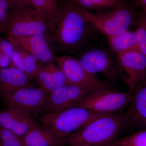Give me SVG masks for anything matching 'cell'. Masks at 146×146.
<instances>
[{
    "instance_id": "obj_25",
    "label": "cell",
    "mask_w": 146,
    "mask_h": 146,
    "mask_svg": "<svg viewBox=\"0 0 146 146\" xmlns=\"http://www.w3.org/2000/svg\"><path fill=\"white\" fill-rule=\"evenodd\" d=\"M9 11V6L7 0H0V34L3 33Z\"/></svg>"
},
{
    "instance_id": "obj_29",
    "label": "cell",
    "mask_w": 146,
    "mask_h": 146,
    "mask_svg": "<svg viewBox=\"0 0 146 146\" xmlns=\"http://www.w3.org/2000/svg\"><path fill=\"white\" fill-rule=\"evenodd\" d=\"M11 61L0 51V69L11 67Z\"/></svg>"
},
{
    "instance_id": "obj_31",
    "label": "cell",
    "mask_w": 146,
    "mask_h": 146,
    "mask_svg": "<svg viewBox=\"0 0 146 146\" xmlns=\"http://www.w3.org/2000/svg\"><path fill=\"white\" fill-rule=\"evenodd\" d=\"M138 128H146V120L144 122L141 123L137 127Z\"/></svg>"
},
{
    "instance_id": "obj_26",
    "label": "cell",
    "mask_w": 146,
    "mask_h": 146,
    "mask_svg": "<svg viewBox=\"0 0 146 146\" xmlns=\"http://www.w3.org/2000/svg\"><path fill=\"white\" fill-rule=\"evenodd\" d=\"M0 51L12 62L14 51L13 45L8 40L0 36Z\"/></svg>"
},
{
    "instance_id": "obj_24",
    "label": "cell",
    "mask_w": 146,
    "mask_h": 146,
    "mask_svg": "<svg viewBox=\"0 0 146 146\" xmlns=\"http://www.w3.org/2000/svg\"><path fill=\"white\" fill-rule=\"evenodd\" d=\"M0 146H25L23 137L0 126Z\"/></svg>"
},
{
    "instance_id": "obj_22",
    "label": "cell",
    "mask_w": 146,
    "mask_h": 146,
    "mask_svg": "<svg viewBox=\"0 0 146 146\" xmlns=\"http://www.w3.org/2000/svg\"><path fill=\"white\" fill-rule=\"evenodd\" d=\"M33 8L51 19L57 17L59 11L58 0H32Z\"/></svg>"
},
{
    "instance_id": "obj_8",
    "label": "cell",
    "mask_w": 146,
    "mask_h": 146,
    "mask_svg": "<svg viewBox=\"0 0 146 146\" xmlns=\"http://www.w3.org/2000/svg\"><path fill=\"white\" fill-rule=\"evenodd\" d=\"M56 62L65 74L69 83L83 86L89 93L110 89L107 83L101 81L83 68L78 60L68 55L57 57Z\"/></svg>"
},
{
    "instance_id": "obj_23",
    "label": "cell",
    "mask_w": 146,
    "mask_h": 146,
    "mask_svg": "<svg viewBox=\"0 0 146 146\" xmlns=\"http://www.w3.org/2000/svg\"><path fill=\"white\" fill-rule=\"evenodd\" d=\"M109 146H146V129L117 138Z\"/></svg>"
},
{
    "instance_id": "obj_20",
    "label": "cell",
    "mask_w": 146,
    "mask_h": 146,
    "mask_svg": "<svg viewBox=\"0 0 146 146\" xmlns=\"http://www.w3.org/2000/svg\"><path fill=\"white\" fill-rule=\"evenodd\" d=\"M134 31L138 50L146 56V11L138 12Z\"/></svg>"
},
{
    "instance_id": "obj_5",
    "label": "cell",
    "mask_w": 146,
    "mask_h": 146,
    "mask_svg": "<svg viewBox=\"0 0 146 146\" xmlns=\"http://www.w3.org/2000/svg\"><path fill=\"white\" fill-rule=\"evenodd\" d=\"M84 10L91 25L108 37L129 30L135 24L138 13L133 6L124 2L115 8L95 13Z\"/></svg>"
},
{
    "instance_id": "obj_21",
    "label": "cell",
    "mask_w": 146,
    "mask_h": 146,
    "mask_svg": "<svg viewBox=\"0 0 146 146\" xmlns=\"http://www.w3.org/2000/svg\"><path fill=\"white\" fill-rule=\"evenodd\" d=\"M14 48L19 50L23 57L26 74L30 80L35 78L39 71L46 64L39 62L34 56L26 51L16 47Z\"/></svg>"
},
{
    "instance_id": "obj_17",
    "label": "cell",
    "mask_w": 146,
    "mask_h": 146,
    "mask_svg": "<svg viewBox=\"0 0 146 146\" xmlns=\"http://www.w3.org/2000/svg\"><path fill=\"white\" fill-rule=\"evenodd\" d=\"M25 146H56L65 145L42 126L31 129L23 137Z\"/></svg>"
},
{
    "instance_id": "obj_16",
    "label": "cell",
    "mask_w": 146,
    "mask_h": 146,
    "mask_svg": "<svg viewBox=\"0 0 146 146\" xmlns=\"http://www.w3.org/2000/svg\"><path fill=\"white\" fill-rule=\"evenodd\" d=\"M32 86L24 72L13 67L0 69V98L25 86Z\"/></svg>"
},
{
    "instance_id": "obj_18",
    "label": "cell",
    "mask_w": 146,
    "mask_h": 146,
    "mask_svg": "<svg viewBox=\"0 0 146 146\" xmlns=\"http://www.w3.org/2000/svg\"><path fill=\"white\" fill-rule=\"evenodd\" d=\"M108 39L111 48L117 54L138 49L134 31L129 30L118 35L108 37Z\"/></svg>"
},
{
    "instance_id": "obj_11",
    "label": "cell",
    "mask_w": 146,
    "mask_h": 146,
    "mask_svg": "<svg viewBox=\"0 0 146 146\" xmlns=\"http://www.w3.org/2000/svg\"><path fill=\"white\" fill-rule=\"evenodd\" d=\"M13 47L26 51L44 64L55 62L57 56L49 33L20 37L9 41Z\"/></svg>"
},
{
    "instance_id": "obj_15",
    "label": "cell",
    "mask_w": 146,
    "mask_h": 146,
    "mask_svg": "<svg viewBox=\"0 0 146 146\" xmlns=\"http://www.w3.org/2000/svg\"><path fill=\"white\" fill-rule=\"evenodd\" d=\"M55 62L44 65L34 79L38 86L49 94L55 89L70 84L63 71Z\"/></svg>"
},
{
    "instance_id": "obj_1",
    "label": "cell",
    "mask_w": 146,
    "mask_h": 146,
    "mask_svg": "<svg viewBox=\"0 0 146 146\" xmlns=\"http://www.w3.org/2000/svg\"><path fill=\"white\" fill-rule=\"evenodd\" d=\"M91 25L83 9L68 0L59 1L58 14L49 31L56 50L71 53L78 50L89 37Z\"/></svg>"
},
{
    "instance_id": "obj_9",
    "label": "cell",
    "mask_w": 146,
    "mask_h": 146,
    "mask_svg": "<svg viewBox=\"0 0 146 146\" xmlns=\"http://www.w3.org/2000/svg\"><path fill=\"white\" fill-rule=\"evenodd\" d=\"M117 55L119 74L133 91L146 76V56L138 49Z\"/></svg>"
},
{
    "instance_id": "obj_27",
    "label": "cell",
    "mask_w": 146,
    "mask_h": 146,
    "mask_svg": "<svg viewBox=\"0 0 146 146\" xmlns=\"http://www.w3.org/2000/svg\"><path fill=\"white\" fill-rule=\"evenodd\" d=\"M11 67L17 68L25 73V63L23 57L19 50L16 48H14Z\"/></svg>"
},
{
    "instance_id": "obj_2",
    "label": "cell",
    "mask_w": 146,
    "mask_h": 146,
    "mask_svg": "<svg viewBox=\"0 0 146 146\" xmlns=\"http://www.w3.org/2000/svg\"><path fill=\"white\" fill-rule=\"evenodd\" d=\"M127 111L110 113L97 119L63 141L69 146H109L125 127Z\"/></svg>"
},
{
    "instance_id": "obj_28",
    "label": "cell",
    "mask_w": 146,
    "mask_h": 146,
    "mask_svg": "<svg viewBox=\"0 0 146 146\" xmlns=\"http://www.w3.org/2000/svg\"><path fill=\"white\" fill-rule=\"evenodd\" d=\"M9 10L26 7H33L32 0H7Z\"/></svg>"
},
{
    "instance_id": "obj_13",
    "label": "cell",
    "mask_w": 146,
    "mask_h": 146,
    "mask_svg": "<svg viewBox=\"0 0 146 146\" xmlns=\"http://www.w3.org/2000/svg\"><path fill=\"white\" fill-rule=\"evenodd\" d=\"M41 126L34 118L20 110L6 106L0 110V126L23 137Z\"/></svg>"
},
{
    "instance_id": "obj_12",
    "label": "cell",
    "mask_w": 146,
    "mask_h": 146,
    "mask_svg": "<svg viewBox=\"0 0 146 146\" xmlns=\"http://www.w3.org/2000/svg\"><path fill=\"white\" fill-rule=\"evenodd\" d=\"M78 60L88 72L94 76L100 74L107 78L113 79L119 75L117 62L104 50H90L84 53Z\"/></svg>"
},
{
    "instance_id": "obj_3",
    "label": "cell",
    "mask_w": 146,
    "mask_h": 146,
    "mask_svg": "<svg viewBox=\"0 0 146 146\" xmlns=\"http://www.w3.org/2000/svg\"><path fill=\"white\" fill-rule=\"evenodd\" d=\"M110 113L94 112L79 107L61 112L40 115L39 123L60 141H63L75 131L87 125L98 118Z\"/></svg>"
},
{
    "instance_id": "obj_19",
    "label": "cell",
    "mask_w": 146,
    "mask_h": 146,
    "mask_svg": "<svg viewBox=\"0 0 146 146\" xmlns=\"http://www.w3.org/2000/svg\"><path fill=\"white\" fill-rule=\"evenodd\" d=\"M86 10L99 11L115 8L124 2L123 0H68Z\"/></svg>"
},
{
    "instance_id": "obj_6",
    "label": "cell",
    "mask_w": 146,
    "mask_h": 146,
    "mask_svg": "<svg viewBox=\"0 0 146 146\" xmlns=\"http://www.w3.org/2000/svg\"><path fill=\"white\" fill-rule=\"evenodd\" d=\"M132 96V91L120 92L102 89L89 93L78 107L100 113H118L130 105Z\"/></svg>"
},
{
    "instance_id": "obj_14",
    "label": "cell",
    "mask_w": 146,
    "mask_h": 146,
    "mask_svg": "<svg viewBox=\"0 0 146 146\" xmlns=\"http://www.w3.org/2000/svg\"><path fill=\"white\" fill-rule=\"evenodd\" d=\"M125 127H137L146 120V76L132 91Z\"/></svg>"
},
{
    "instance_id": "obj_32",
    "label": "cell",
    "mask_w": 146,
    "mask_h": 146,
    "mask_svg": "<svg viewBox=\"0 0 146 146\" xmlns=\"http://www.w3.org/2000/svg\"><path fill=\"white\" fill-rule=\"evenodd\" d=\"M58 145V146H63V145Z\"/></svg>"
},
{
    "instance_id": "obj_10",
    "label": "cell",
    "mask_w": 146,
    "mask_h": 146,
    "mask_svg": "<svg viewBox=\"0 0 146 146\" xmlns=\"http://www.w3.org/2000/svg\"><path fill=\"white\" fill-rule=\"evenodd\" d=\"M89 93L83 86L72 84L59 87L50 93L40 115L61 112L78 107L80 103Z\"/></svg>"
},
{
    "instance_id": "obj_4",
    "label": "cell",
    "mask_w": 146,
    "mask_h": 146,
    "mask_svg": "<svg viewBox=\"0 0 146 146\" xmlns=\"http://www.w3.org/2000/svg\"><path fill=\"white\" fill-rule=\"evenodd\" d=\"M53 19L33 7L9 10L3 33L8 41L49 33Z\"/></svg>"
},
{
    "instance_id": "obj_30",
    "label": "cell",
    "mask_w": 146,
    "mask_h": 146,
    "mask_svg": "<svg viewBox=\"0 0 146 146\" xmlns=\"http://www.w3.org/2000/svg\"><path fill=\"white\" fill-rule=\"evenodd\" d=\"M135 5L142 10L146 11V0H136Z\"/></svg>"
},
{
    "instance_id": "obj_7",
    "label": "cell",
    "mask_w": 146,
    "mask_h": 146,
    "mask_svg": "<svg viewBox=\"0 0 146 146\" xmlns=\"http://www.w3.org/2000/svg\"><path fill=\"white\" fill-rule=\"evenodd\" d=\"M49 94L40 87H23L3 97L6 106L13 108L33 117L40 115L46 104Z\"/></svg>"
}]
</instances>
